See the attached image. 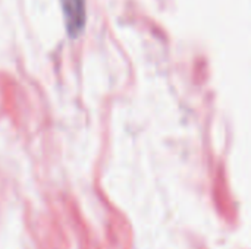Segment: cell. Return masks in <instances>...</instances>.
Instances as JSON below:
<instances>
[{"label": "cell", "mask_w": 251, "mask_h": 249, "mask_svg": "<svg viewBox=\"0 0 251 249\" xmlns=\"http://www.w3.org/2000/svg\"><path fill=\"white\" fill-rule=\"evenodd\" d=\"M63 21L66 32L71 38H76L87 21V10H85V0H60Z\"/></svg>", "instance_id": "6da1fadb"}]
</instances>
